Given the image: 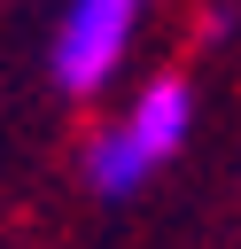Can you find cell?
Listing matches in <instances>:
<instances>
[{
    "label": "cell",
    "mask_w": 241,
    "mask_h": 249,
    "mask_svg": "<svg viewBox=\"0 0 241 249\" xmlns=\"http://www.w3.org/2000/svg\"><path fill=\"white\" fill-rule=\"evenodd\" d=\"M132 8H140V0H70V16H62V31H54V78H62L70 93H93V86L124 62Z\"/></svg>",
    "instance_id": "cell-1"
},
{
    "label": "cell",
    "mask_w": 241,
    "mask_h": 249,
    "mask_svg": "<svg viewBox=\"0 0 241 249\" xmlns=\"http://www.w3.org/2000/svg\"><path fill=\"white\" fill-rule=\"evenodd\" d=\"M148 171H155V163L140 156V140H132L124 124H109V132H101V140L86 148V179H93L101 195H132V187H140Z\"/></svg>",
    "instance_id": "cell-3"
},
{
    "label": "cell",
    "mask_w": 241,
    "mask_h": 249,
    "mask_svg": "<svg viewBox=\"0 0 241 249\" xmlns=\"http://www.w3.org/2000/svg\"><path fill=\"white\" fill-rule=\"evenodd\" d=\"M117 124L140 140V156H148V163H163V156H179V140H187V124H194V93H187L179 78H155V86H148Z\"/></svg>",
    "instance_id": "cell-2"
}]
</instances>
